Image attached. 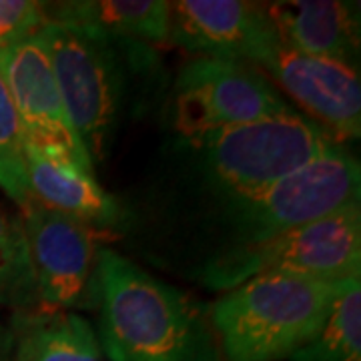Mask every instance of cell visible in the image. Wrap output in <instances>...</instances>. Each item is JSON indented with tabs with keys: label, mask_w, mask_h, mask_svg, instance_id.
I'll return each mask as SVG.
<instances>
[{
	"label": "cell",
	"mask_w": 361,
	"mask_h": 361,
	"mask_svg": "<svg viewBox=\"0 0 361 361\" xmlns=\"http://www.w3.org/2000/svg\"><path fill=\"white\" fill-rule=\"evenodd\" d=\"M99 329L109 361H225L209 313L113 249L99 251Z\"/></svg>",
	"instance_id": "obj_1"
},
{
	"label": "cell",
	"mask_w": 361,
	"mask_h": 361,
	"mask_svg": "<svg viewBox=\"0 0 361 361\" xmlns=\"http://www.w3.org/2000/svg\"><path fill=\"white\" fill-rule=\"evenodd\" d=\"M349 281L263 273L237 285L209 310L225 361H285L319 334Z\"/></svg>",
	"instance_id": "obj_2"
},
{
	"label": "cell",
	"mask_w": 361,
	"mask_h": 361,
	"mask_svg": "<svg viewBox=\"0 0 361 361\" xmlns=\"http://www.w3.org/2000/svg\"><path fill=\"white\" fill-rule=\"evenodd\" d=\"M185 142L223 199H245L313 163L339 141L293 111Z\"/></svg>",
	"instance_id": "obj_3"
},
{
	"label": "cell",
	"mask_w": 361,
	"mask_h": 361,
	"mask_svg": "<svg viewBox=\"0 0 361 361\" xmlns=\"http://www.w3.org/2000/svg\"><path fill=\"white\" fill-rule=\"evenodd\" d=\"M263 273H289L323 281L360 279V203L279 233L265 243L219 253L205 265L203 283L229 291Z\"/></svg>",
	"instance_id": "obj_4"
},
{
	"label": "cell",
	"mask_w": 361,
	"mask_h": 361,
	"mask_svg": "<svg viewBox=\"0 0 361 361\" xmlns=\"http://www.w3.org/2000/svg\"><path fill=\"white\" fill-rule=\"evenodd\" d=\"M360 191V163L337 142L269 189L245 199H225L221 217L231 233V249H241L355 205Z\"/></svg>",
	"instance_id": "obj_5"
},
{
	"label": "cell",
	"mask_w": 361,
	"mask_h": 361,
	"mask_svg": "<svg viewBox=\"0 0 361 361\" xmlns=\"http://www.w3.org/2000/svg\"><path fill=\"white\" fill-rule=\"evenodd\" d=\"M39 37L51 56L68 118L94 165L109 153L123 106L125 71L115 39L52 20Z\"/></svg>",
	"instance_id": "obj_6"
},
{
	"label": "cell",
	"mask_w": 361,
	"mask_h": 361,
	"mask_svg": "<svg viewBox=\"0 0 361 361\" xmlns=\"http://www.w3.org/2000/svg\"><path fill=\"white\" fill-rule=\"evenodd\" d=\"M293 113L257 68L197 56L180 68L173 90V127L185 141L267 116Z\"/></svg>",
	"instance_id": "obj_7"
},
{
	"label": "cell",
	"mask_w": 361,
	"mask_h": 361,
	"mask_svg": "<svg viewBox=\"0 0 361 361\" xmlns=\"http://www.w3.org/2000/svg\"><path fill=\"white\" fill-rule=\"evenodd\" d=\"M42 311L97 310L99 247L87 223L39 203L20 209Z\"/></svg>",
	"instance_id": "obj_8"
},
{
	"label": "cell",
	"mask_w": 361,
	"mask_h": 361,
	"mask_svg": "<svg viewBox=\"0 0 361 361\" xmlns=\"http://www.w3.org/2000/svg\"><path fill=\"white\" fill-rule=\"evenodd\" d=\"M249 66L267 75L337 141L361 135V82L355 66L293 51L275 30Z\"/></svg>",
	"instance_id": "obj_9"
},
{
	"label": "cell",
	"mask_w": 361,
	"mask_h": 361,
	"mask_svg": "<svg viewBox=\"0 0 361 361\" xmlns=\"http://www.w3.org/2000/svg\"><path fill=\"white\" fill-rule=\"evenodd\" d=\"M0 66L20 116L26 141L68 155L94 173V165L73 127L54 78L51 56L39 35L0 51Z\"/></svg>",
	"instance_id": "obj_10"
},
{
	"label": "cell",
	"mask_w": 361,
	"mask_h": 361,
	"mask_svg": "<svg viewBox=\"0 0 361 361\" xmlns=\"http://www.w3.org/2000/svg\"><path fill=\"white\" fill-rule=\"evenodd\" d=\"M273 26L263 4L243 0L169 2V42L199 56L251 65Z\"/></svg>",
	"instance_id": "obj_11"
},
{
	"label": "cell",
	"mask_w": 361,
	"mask_h": 361,
	"mask_svg": "<svg viewBox=\"0 0 361 361\" xmlns=\"http://www.w3.org/2000/svg\"><path fill=\"white\" fill-rule=\"evenodd\" d=\"M263 11L279 40L293 51L349 66L357 63L360 2L283 0L263 4Z\"/></svg>",
	"instance_id": "obj_12"
},
{
	"label": "cell",
	"mask_w": 361,
	"mask_h": 361,
	"mask_svg": "<svg viewBox=\"0 0 361 361\" xmlns=\"http://www.w3.org/2000/svg\"><path fill=\"white\" fill-rule=\"evenodd\" d=\"M25 167L32 197L59 213L87 223L89 227H115L123 221L121 205L103 185L54 149L25 142Z\"/></svg>",
	"instance_id": "obj_13"
},
{
	"label": "cell",
	"mask_w": 361,
	"mask_h": 361,
	"mask_svg": "<svg viewBox=\"0 0 361 361\" xmlns=\"http://www.w3.org/2000/svg\"><path fill=\"white\" fill-rule=\"evenodd\" d=\"M14 361H109L94 327L75 311H16Z\"/></svg>",
	"instance_id": "obj_14"
},
{
	"label": "cell",
	"mask_w": 361,
	"mask_h": 361,
	"mask_svg": "<svg viewBox=\"0 0 361 361\" xmlns=\"http://www.w3.org/2000/svg\"><path fill=\"white\" fill-rule=\"evenodd\" d=\"M52 23L85 26L129 42H169V2L163 0H73L44 4Z\"/></svg>",
	"instance_id": "obj_15"
},
{
	"label": "cell",
	"mask_w": 361,
	"mask_h": 361,
	"mask_svg": "<svg viewBox=\"0 0 361 361\" xmlns=\"http://www.w3.org/2000/svg\"><path fill=\"white\" fill-rule=\"evenodd\" d=\"M0 307L30 311L39 307L37 279L26 241L25 223L0 203Z\"/></svg>",
	"instance_id": "obj_16"
},
{
	"label": "cell",
	"mask_w": 361,
	"mask_h": 361,
	"mask_svg": "<svg viewBox=\"0 0 361 361\" xmlns=\"http://www.w3.org/2000/svg\"><path fill=\"white\" fill-rule=\"evenodd\" d=\"M285 361H361V283L337 297L319 334Z\"/></svg>",
	"instance_id": "obj_17"
},
{
	"label": "cell",
	"mask_w": 361,
	"mask_h": 361,
	"mask_svg": "<svg viewBox=\"0 0 361 361\" xmlns=\"http://www.w3.org/2000/svg\"><path fill=\"white\" fill-rule=\"evenodd\" d=\"M26 135L0 66V189L18 207L32 199L25 167Z\"/></svg>",
	"instance_id": "obj_18"
},
{
	"label": "cell",
	"mask_w": 361,
	"mask_h": 361,
	"mask_svg": "<svg viewBox=\"0 0 361 361\" xmlns=\"http://www.w3.org/2000/svg\"><path fill=\"white\" fill-rule=\"evenodd\" d=\"M47 2L0 0V51L37 37L49 23Z\"/></svg>",
	"instance_id": "obj_19"
},
{
	"label": "cell",
	"mask_w": 361,
	"mask_h": 361,
	"mask_svg": "<svg viewBox=\"0 0 361 361\" xmlns=\"http://www.w3.org/2000/svg\"><path fill=\"white\" fill-rule=\"evenodd\" d=\"M0 361H14L13 325L0 319Z\"/></svg>",
	"instance_id": "obj_20"
}]
</instances>
